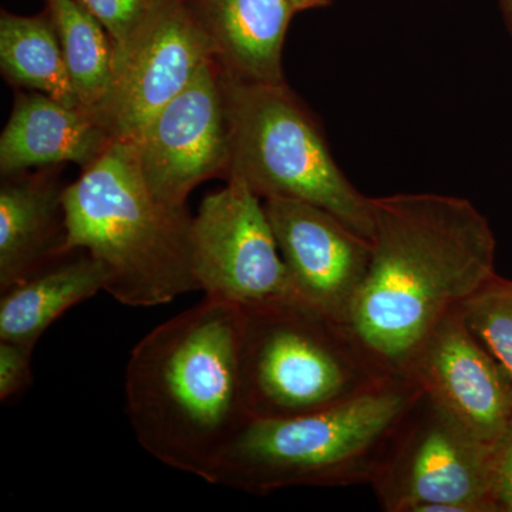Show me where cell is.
<instances>
[{
    "label": "cell",
    "instance_id": "1",
    "mask_svg": "<svg viewBox=\"0 0 512 512\" xmlns=\"http://www.w3.org/2000/svg\"><path fill=\"white\" fill-rule=\"evenodd\" d=\"M372 202V258L349 325L387 372L403 376L440 320L493 278L495 238L464 198L396 194Z\"/></svg>",
    "mask_w": 512,
    "mask_h": 512
},
{
    "label": "cell",
    "instance_id": "2",
    "mask_svg": "<svg viewBox=\"0 0 512 512\" xmlns=\"http://www.w3.org/2000/svg\"><path fill=\"white\" fill-rule=\"evenodd\" d=\"M244 309L205 296L131 350L126 409L138 444L164 466L212 484L248 416L242 386Z\"/></svg>",
    "mask_w": 512,
    "mask_h": 512
},
{
    "label": "cell",
    "instance_id": "3",
    "mask_svg": "<svg viewBox=\"0 0 512 512\" xmlns=\"http://www.w3.org/2000/svg\"><path fill=\"white\" fill-rule=\"evenodd\" d=\"M64 254L84 251L106 266L121 305L153 308L197 292L190 215L154 197L130 144L111 141L79 180L64 188Z\"/></svg>",
    "mask_w": 512,
    "mask_h": 512
},
{
    "label": "cell",
    "instance_id": "4",
    "mask_svg": "<svg viewBox=\"0 0 512 512\" xmlns=\"http://www.w3.org/2000/svg\"><path fill=\"white\" fill-rule=\"evenodd\" d=\"M420 396L416 383L394 375L319 412L249 419L225 451L212 484L251 494L370 484Z\"/></svg>",
    "mask_w": 512,
    "mask_h": 512
},
{
    "label": "cell",
    "instance_id": "5",
    "mask_svg": "<svg viewBox=\"0 0 512 512\" xmlns=\"http://www.w3.org/2000/svg\"><path fill=\"white\" fill-rule=\"evenodd\" d=\"M242 386L251 419H289L346 402L393 373L349 323L299 298L244 309Z\"/></svg>",
    "mask_w": 512,
    "mask_h": 512
},
{
    "label": "cell",
    "instance_id": "6",
    "mask_svg": "<svg viewBox=\"0 0 512 512\" xmlns=\"http://www.w3.org/2000/svg\"><path fill=\"white\" fill-rule=\"evenodd\" d=\"M222 80L231 141L227 177L244 181L262 200L291 198L332 212L370 241L372 198L343 174L286 84L247 82L225 70Z\"/></svg>",
    "mask_w": 512,
    "mask_h": 512
},
{
    "label": "cell",
    "instance_id": "7",
    "mask_svg": "<svg viewBox=\"0 0 512 512\" xmlns=\"http://www.w3.org/2000/svg\"><path fill=\"white\" fill-rule=\"evenodd\" d=\"M493 474L494 444L421 392L370 485L387 512H498Z\"/></svg>",
    "mask_w": 512,
    "mask_h": 512
},
{
    "label": "cell",
    "instance_id": "8",
    "mask_svg": "<svg viewBox=\"0 0 512 512\" xmlns=\"http://www.w3.org/2000/svg\"><path fill=\"white\" fill-rule=\"evenodd\" d=\"M191 269L210 298L256 308L298 298L262 198L239 178L202 200L190 228Z\"/></svg>",
    "mask_w": 512,
    "mask_h": 512
},
{
    "label": "cell",
    "instance_id": "9",
    "mask_svg": "<svg viewBox=\"0 0 512 512\" xmlns=\"http://www.w3.org/2000/svg\"><path fill=\"white\" fill-rule=\"evenodd\" d=\"M215 59V43L180 3L163 0L123 49L114 53L113 80L93 117L113 141L131 143Z\"/></svg>",
    "mask_w": 512,
    "mask_h": 512
},
{
    "label": "cell",
    "instance_id": "10",
    "mask_svg": "<svg viewBox=\"0 0 512 512\" xmlns=\"http://www.w3.org/2000/svg\"><path fill=\"white\" fill-rule=\"evenodd\" d=\"M128 144L154 197L175 210H185L188 195L202 181L227 174L231 141L217 60L202 64L183 92Z\"/></svg>",
    "mask_w": 512,
    "mask_h": 512
},
{
    "label": "cell",
    "instance_id": "11",
    "mask_svg": "<svg viewBox=\"0 0 512 512\" xmlns=\"http://www.w3.org/2000/svg\"><path fill=\"white\" fill-rule=\"evenodd\" d=\"M264 204L296 296L349 323L369 271L372 242L309 202L269 198Z\"/></svg>",
    "mask_w": 512,
    "mask_h": 512
},
{
    "label": "cell",
    "instance_id": "12",
    "mask_svg": "<svg viewBox=\"0 0 512 512\" xmlns=\"http://www.w3.org/2000/svg\"><path fill=\"white\" fill-rule=\"evenodd\" d=\"M424 396L484 443L512 419V380L468 328L460 308L440 320L404 370Z\"/></svg>",
    "mask_w": 512,
    "mask_h": 512
},
{
    "label": "cell",
    "instance_id": "13",
    "mask_svg": "<svg viewBox=\"0 0 512 512\" xmlns=\"http://www.w3.org/2000/svg\"><path fill=\"white\" fill-rule=\"evenodd\" d=\"M113 138L89 111L69 107L46 94L22 97L0 137V170L76 163L86 168Z\"/></svg>",
    "mask_w": 512,
    "mask_h": 512
},
{
    "label": "cell",
    "instance_id": "14",
    "mask_svg": "<svg viewBox=\"0 0 512 512\" xmlns=\"http://www.w3.org/2000/svg\"><path fill=\"white\" fill-rule=\"evenodd\" d=\"M63 190L28 178L0 190V292L53 264L64 254Z\"/></svg>",
    "mask_w": 512,
    "mask_h": 512
},
{
    "label": "cell",
    "instance_id": "15",
    "mask_svg": "<svg viewBox=\"0 0 512 512\" xmlns=\"http://www.w3.org/2000/svg\"><path fill=\"white\" fill-rule=\"evenodd\" d=\"M106 266L84 251L62 256L26 281L0 292V340L35 349L60 316L109 285Z\"/></svg>",
    "mask_w": 512,
    "mask_h": 512
},
{
    "label": "cell",
    "instance_id": "16",
    "mask_svg": "<svg viewBox=\"0 0 512 512\" xmlns=\"http://www.w3.org/2000/svg\"><path fill=\"white\" fill-rule=\"evenodd\" d=\"M292 0H220L214 26L215 60L247 82L285 84L282 50Z\"/></svg>",
    "mask_w": 512,
    "mask_h": 512
},
{
    "label": "cell",
    "instance_id": "17",
    "mask_svg": "<svg viewBox=\"0 0 512 512\" xmlns=\"http://www.w3.org/2000/svg\"><path fill=\"white\" fill-rule=\"evenodd\" d=\"M0 64L12 82L39 90L66 106L86 110L70 79L59 35L46 20L3 15Z\"/></svg>",
    "mask_w": 512,
    "mask_h": 512
},
{
    "label": "cell",
    "instance_id": "18",
    "mask_svg": "<svg viewBox=\"0 0 512 512\" xmlns=\"http://www.w3.org/2000/svg\"><path fill=\"white\" fill-rule=\"evenodd\" d=\"M50 9L74 89L93 116L113 80V42L79 0H50Z\"/></svg>",
    "mask_w": 512,
    "mask_h": 512
},
{
    "label": "cell",
    "instance_id": "19",
    "mask_svg": "<svg viewBox=\"0 0 512 512\" xmlns=\"http://www.w3.org/2000/svg\"><path fill=\"white\" fill-rule=\"evenodd\" d=\"M460 311L474 336L512 380V281L495 274Z\"/></svg>",
    "mask_w": 512,
    "mask_h": 512
},
{
    "label": "cell",
    "instance_id": "20",
    "mask_svg": "<svg viewBox=\"0 0 512 512\" xmlns=\"http://www.w3.org/2000/svg\"><path fill=\"white\" fill-rule=\"evenodd\" d=\"M109 33L114 53L133 39L163 0H79Z\"/></svg>",
    "mask_w": 512,
    "mask_h": 512
},
{
    "label": "cell",
    "instance_id": "21",
    "mask_svg": "<svg viewBox=\"0 0 512 512\" xmlns=\"http://www.w3.org/2000/svg\"><path fill=\"white\" fill-rule=\"evenodd\" d=\"M33 350L19 343L0 340V402L16 399L33 382Z\"/></svg>",
    "mask_w": 512,
    "mask_h": 512
},
{
    "label": "cell",
    "instance_id": "22",
    "mask_svg": "<svg viewBox=\"0 0 512 512\" xmlns=\"http://www.w3.org/2000/svg\"><path fill=\"white\" fill-rule=\"evenodd\" d=\"M493 500L498 512H512V419L494 444Z\"/></svg>",
    "mask_w": 512,
    "mask_h": 512
},
{
    "label": "cell",
    "instance_id": "23",
    "mask_svg": "<svg viewBox=\"0 0 512 512\" xmlns=\"http://www.w3.org/2000/svg\"><path fill=\"white\" fill-rule=\"evenodd\" d=\"M320 2V0H292V5L295 10L308 8V6L315 5V3Z\"/></svg>",
    "mask_w": 512,
    "mask_h": 512
},
{
    "label": "cell",
    "instance_id": "24",
    "mask_svg": "<svg viewBox=\"0 0 512 512\" xmlns=\"http://www.w3.org/2000/svg\"><path fill=\"white\" fill-rule=\"evenodd\" d=\"M508 3H510V9H511V13H512V0H508Z\"/></svg>",
    "mask_w": 512,
    "mask_h": 512
}]
</instances>
